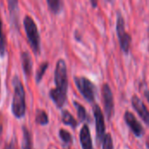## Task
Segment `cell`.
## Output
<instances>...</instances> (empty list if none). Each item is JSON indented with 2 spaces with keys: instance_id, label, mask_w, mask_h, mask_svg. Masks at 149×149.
I'll return each mask as SVG.
<instances>
[{
  "instance_id": "obj_28",
  "label": "cell",
  "mask_w": 149,
  "mask_h": 149,
  "mask_svg": "<svg viewBox=\"0 0 149 149\" xmlns=\"http://www.w3.org/2000/svg\"><path fill=\"white\" fill-rule=\"evenodd\" d=\"M65 149H70V148H65Z\"/></svg>"
},
{
  "instance_id": "obj_16",
  "label": "cell",
  "mask_w": 149,
  "mask_h": 149,
  "mask_svg": "<svg viewBox=\"0 0 149 149\" xmlns=\"http://www.w3.org/2000/svg\"><path fill=\"white\" fill-rule=\"evenodd\" d=\"M6 53V39L3 31V22L0 15V57L3 58Z\"/></svg>"
},
{
  "instance_id": "obj_23",
  "label": "cell",
  "mask_w": 149,
  "mask_h": 149,
  "mask_svg": "<svg viewBox=\"0 0 149 149\" xmlns=\"http://www.w3.org/2000/svg\"><path fill=\"white\" fill-rule=\"evenodd\" d=\"M144 95H145V97H146V99H147L148 102L149 103V91L148 90L145 91V93H144Z\"/></svg>"
},
{
  "instance_id": "obj_26",
  "label": "cell",
  "mask_w": 149,
  "mask_h": 149,
  "mask_svg": "<svg viewBox=\"0 0 149 149\" xmlns=\"http://www.w3.org/2000/svg\"><path fill=\"white\" fill-rule=\"evenodd\" d=\"M1 133H2V125L0 124V134H1Z\"/></svg>"
},
{
  "instance_id": "obj_5",
  "label": "cell",
  "mask_w": 149,
  "mask_h": 149,
  "mask_svg": "<svg viewBox=\"0 0 149 149\" xmlns=\"http://www.w3.org/2000/svg\"><path fill=\"white\" fill-rule=\"evenodd\" d=\"M116 31L118 35V38L120 40V47L125 53L129 52L132 38L131 36L126 32L125 30V22L124 18L121 14H118L117 16V22H116Z\"/></svg>"
},
{
  "instance_id": "obj_2",
  "label": "cell",
  "mask_w": 149,
  "mask_h": 149,
  "mask_svg": "<svg viewBox=\"0 0 149 149\" xmlns=\"http://www.w3.org/2000/svg\"><path fill=\"white\" fill-rule=\"evenodd\" d=\"M12 86L13 96L11 101V113L17 119H21L25 115L26 112L25 91L17 75H15L12 78Z\"/></svg>"
},
{
  "instance_id": "obj_25",
  "label": "cell",
  "mask_w": 149,
  "mask_h": 149,
  "mask_svg": "<svg viewBox=\"0 0 149 149\" xmlns=\"http://www.w3.org/2000/svg\"><path fill=\"white\" fill-rule=\"evenodd\" d=\"M92 4H93V6H94V7H96V4H97V2H92Z\"/></svg>"
},
{
  "instance_id": "obj_24",
  "label": "cell",
  "mask_w": 149,
  "mask_h": 149,
  "mask_svg": "<svg viewBox=\"0 0 149 149\" xmlns=\"http://www.w3.org/2000/svg\"><path fill=\"white\" fill-rule=\"evenodd\" d=\"M146 146H147V148L149 149V136L148 137V139H147V141H146Z\"/></svg>"
},
{
  "instance_id": "obj_8",
  "label": "cell",
  "mask_w": 149,
  "mask_h": 149,
  "mask_svg": "<svg viewBox=\"0 0 149 149\" xmlns=\"http://www.w3.org/2000/svg\"><path fill=\"white\" fill-rule=\"evenodd\" d=\"M124 119L125 121L127 123V125L129 127V128L132 130V132L134 133V134L140 138L144 134V129L141 126V124L140 123V121L136 119V117L134 116V113H132L131 112L127 111L125 113L124 115Z\"/></svg>"
},
{
  "instance_id": "obj_22",
  "label": "cell",
  "mask_w": 149,
  "mask_h": 149,
  "mask_svg": "<svg viewBox=\"0 0 149 149\" xmlns=\"http://www.w3.org/2000/svg\"><path fill=\"white\" fill-rule=\"evenodd\" d=\"M4 149H17V145H16L15 141H11L8 144H6Z\"/></svg>"
},
{
  "instance_id": "obj_13",
  "label": "cell",
  "mask_w": 149,
  "mask_h": 149,
  "mask_svg": "<svg viewBox=\"0 0 149 149\" xmlns=\"http://www.w3.org/2000/svg\"><path fill=\"white\" fill-rule=\"evenodd\" d=\"M62 122L65 125L72 127V128H76L79 125L78 121L74 119V117L67 110L62 111Z\"/></svg>"
},
{
  "instance_id": "obj_15",
  "label": "cell",
  "mask_w": 149,
  "mask_h": 149,
  "mask_svg": "<svg viewBox=\"0 0 149 149\" xmlns=\"http://www.w3.org/2000/svg\"><path fill=\"white\" fill-rule=\"evenodd\" d=\"M48 66H49V63L47 61L43 62V63H41L39 65L38 70L36 71V74H35V80H36L37 84H38L42 80V79H43V77H44V75H45Z\"/></svg>"
},
{
  "instance_id": "obj_14",
  "label": "cell",
  "mask_w": 149,
  "mask_h": 149,
  "mask_svg": "<svg viewBox=\"0 0 149 149\" xmlns=\"http://www.w3.org/2000/svg\"><path fill=\"white\" fill-rule=\"evenodd\" d=\"M35 122L41 126H46L49 123V117L47 113L43 109H38L35 114Z\"/></svg>"
},
{
  "instance_id": "obj_21",
  "label": "cell",
  "mask_w": 149,
  "mask_h": 149,
  "mask_svg": "<svg viewBox=\"0 0 149 149\" xmlns=\"http://www.w3.org/2000/svg\"><path fill=\"white\" fill-rule=\"evenodd\" d=\"M102 148L103 149H113V140L112 136L110 134H107L105 135V138L102 142Z\"/></svg>"
},
{
  "instance_id": "obj_20",
  "label": "cell",
  "mask_w": 149,
  "mask_h": 149,
  "mask_svg": "<svg viewBox=\"0 0 149 149\" xmlns=\"http://www.w3.org/2000/svg\"><path fill=\"white\" fill-rule=\"evenodd\" d=\"M58 136L60 140L65 143V144H70L72 141V134L65 129L61 128L58 132Z\"/></svg>"
},
{
  "instance_id": "obj_19",
  "label": "cell",
  "mask_w": 149,
  "mask_h": 149,
  "mask_svg": "<svg viewBox=\"0 0 149 149\" xmlns=\"http://www.w3.org/2000/svg\"><path fill=\"white\" fill-rule=\"evenodd\" d=\"M73 104H74V107L77 110V114H78V118L79 120V121L83 122L86 120V108L79 103H78L77 101H73Z\"/></svg>"
},
{
  "instance_id": "obj_4",
  "label": "cell",
  "mask_w": 149,
  "mask_h": 149,
  "mask_svg": "<svg viewBox=\"0 0 149 149\" xmlns=\"http://www.w3.org/2000/svg\"><path fill=\"white\" fill-rule=\"evenodd\" d=\"M74 82L78 90L85 98V100H87L88 102H93L95 100V92H96L95 86L93 85V83L86 77H78V76L74 77Z\"/></svg>"
},
{
  "instance_id": "obj_7",
  "label": "cell",
  "mask_w": 149,
  "mask_h": 149,
  "mask_svg": "<svg viewBox=\"0 0 149 149\" xmlns=\"http://www.w3.org/2000/svg\"><path fill=\"white\" fill-rule=\"evenodd\" d=\"M102 97H103V104L106 115L108 120H110L113 113V96L112 90L107 83L104 84L102 86Z\"/></svg>"
},
{
  "instance_id": "obj_29",
  "label": "cell",
  "mask_w": 149,
  "mask_h": 149,
  "mask_svg": "<svg viewBox=\"0 0 149 149\" xmlns=\"http://www.w3.org/2000/svg\"><path fill=\"white\" fill-rule=\"evenodd\" d=\"M148 51H149V46H148Z\"/></svg>"
},
{
  "instance_id": "obj_9",
  "label": "cell",
  "mask_w": 149,
  "mask_h": 149,
  "mask_svg": "<svg viewBox=\"0 0 149 149\" xmlns=\"http://www.w3.org/2000/svg\"><path fill=\"white\" fill-rule=\"evenodd\" d=\"M132 106L134 109L137 112V113L140 115V117L142 119V120L149 126V112L145 106V104L142 102V100L137 96L134 95L132 97Z\"/></svg>"
},
{
  "instance_id": "obj_11",
  "label": "cell",
  "mask_w": 149,
  "mask_h": 149,
  "mask_svg": "<svg viewBox=\"0 0 149 149\" xmlns=\"http://www.w3.org/2000/svg\"><path fill=\"white\" fill-rule=\"evenodd\" d=\"M21 63L24 73L26 78L31 77L32 72V59L28 52L24 51L21 53Z\"/></svg>"
},
{
  "instance_id": "obj_3",
  "label": "cell",
  "mask_w": 149,
  "mask_h": 149,
  "mask_svg": "<svg viewBox=\"0 0 149 149\" xmlns=\"http://www.w3.org/2000/svg\"><path fill=\"white\" fill-rule=\"evenodd\" d=\"M23 24L29 44L33 52L38 55L40 52V36L37 24L35 23L33 18L29 15L24 16Z\"/></svg>"
},
{
  "instance_id": "obj_6",
  "label": "cell",
  "mask_w": 149,
  "mask_h": 149,
  "mask_svg": "<svg viewBox=\"0 0 149 149\" xmlns=\"http://www.w3.org/2000/svg\"><path fill=\"white\" fill-rule=\"evenodd\" d=\"M93 116L95 119V127H96V137L98 142H103V140L105 138V120H104V115L100 109V107L98 105H94L93 107Z\"/></svg>"
},
{
  "instance_id": "obj_1",
  "label": "cell",
  "mask_w": 149,
  "mask_h": 149,
  "mask_svg": "<svg viewBox=\"0 0 149 149\" xmlns=\"http://www.w3.org/2000/svg\"><path fill=\"white\" fill-rule=\"evenodd\" d=\"M54 81L56 87L49 92V96L58 108H61L67 98L68 77L65 61L62 58L58 59L54 72Z\"/></svg>"
},
{
  "instance_id": "obj_27",
  "label": "cell",
  "mask_w": 149,
  "mask_h": 149,
  "mask_svg": "<svg viewBox=\"0 0 149 149\" xmlns=\"http://www.w3.org/2000/svg\"><path fill=\"white\" fill-rule=\"evenodd\" d=\"M0 93H1V78H0Z\"/></svg>"
},
{
  "instance_id": "obj_10",
  "label": "cell",
  "mask_w": 149,
  "mask_h": 149,
  "mask_svg": "<svg viewBox=\"0 0 149 149\" xmlns=\"http://www.w3.org/2000/svg\"><path fill=\"white\" fill-rule=\"evenodd\" d=\"M79 141L82 149H93V141L91 137V133L88 126L86 124L83 125L79 133Z\"/></svg>"
},
{
  "instance_id": "obj_18",
  "label": "cell",
  "mask_w": 149,
  "mask_h": 149,
  "mask_svg": "<svg viewBox=\"0 0 149 149\" xmlns=\"http://www.w3.org/2000/svg\"><path fill=\"white\" fill-rule=\"evenodd\" d=\"M46 3L51 11H52L54 14H58L62 10L63 3L60 0H47Z\"/></svg>"
},
{
  "instance_id": "obj_12",
  "label": "cell",
  "mask_w": 149,
  "mask_h": 149,
  "mask_svg": "<svg viewBox=\"0 0 149 149\" xmlns=\"http://www.w3.org/2000/svg\"><path fill=\"white\" fill-rule=\"evenodd\" d=\"M23 140H22V149H33L32 146V137L29 129L25 127H22Z\"/></svg>"
},
{
  "instance_id": "obj_17",
  "label": "cell",
  "mask_w": 149,
  "mask_h": 149,
  "mask_svg": "<svg viewBox=\"0 0 149 149\" xmlns=\"http://www.w3.org/2000/svg\"><path fill=\"white\" fill-rule=\"evenodd\" d=\"M8 6H9V10L10 12V17L11 19L14 22H17V17H18V2L17 1H14V0H10L8 1Z\"/></svg>"
}]
</instances>
